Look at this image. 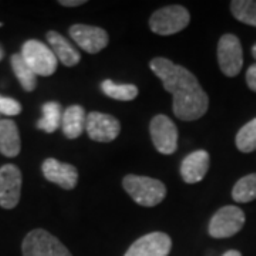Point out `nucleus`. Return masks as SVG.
Wrapping results in <instances>:
<instances>
[{
  "label": "nucleus",
  "instance_id": "29",
  "mask_svg": "<svg viewBox=\"0 0 256 256\" xmlns=\"http://www.w3.org/2000/svg\"><path fill=\"white\" fill-rule=\"evenodd\" d=\"M252 54H254V57H255V60H256V44L252 47Z\"/></svg>",
  "mask_w": 256,
  "mask_h": 256
},
{
  "label": "nucleus",
  "instance_id": "11",
  "mask_svg": "<svg viewBox=\"0 0 256 256\" xmlns=\"http://www.w3.org/2000/svg\"><path fill=\"white\" fill-rule=\"evenodd\" d=\"M86 131L96 142H111L120 136L121 126L116 117L94 111L87 116Z\"/></svg>",
  "mask_w": 256,
  "mask_h": 256
},
{
  "label": "nucleus",
  "instance_id": "20",
  "mask_svg": "<svg viewBox=\"0 0 256 256\" xmlns=\"http://www.w3.org/2000/svg\"><path fill=\"white\" fill-rule=\"evenodd\" d=\"M102 92L112 100L132 101L138 97V88L134 84H117L112 80L101 82Z\"/></svg>",
  "mask_w": 256,
  "mask_h": 256
},
{
  "label": "nucleus",
  "instance_id": "17",
  "mask_svg": "<svg viewBox=\"0 0 256 256\" xmlns=\"http://www.w3.org/2000/svg\"><path fill=\"white\" fill-rule=\"evenodd\" d=\"M87 127V114L82 106H72L63 112L62 128L68 140H76L82 136Z\"/></svg>",
  "mask_w": 256,
  "mask_h": 256
},
{
  "label": "nucleus",
  "instance_id": "21",
  "mask_svg": "<svg viewBox=\"0 0 256 256\" xmlns=\"http://www.w3.org/2000/svg\"><path fill=\"white\" fill-rule=\"evenodd\" d=\"M234 201L248 204L256 200V174H250L240 178L232 190Z\"/></svg>",
  "mask_w": 256,
  "mask_h": 256
},
{
  "label": "nucleus",
  "instance_id": "5",
  "mask_svg": "<svg viewBox=\"0 0 256 256\" xmlns=\"http://www.w3.org/2000/svg\"><path fill=\"white\" fill-rule=\"evenodd\" d=\"M23 256H73L63 244L44 229H34L23 240Z\"/></svg>",
  "mask_w": 256,
  "mask_h": 256
},
{
  "label": "nucleus",
  "instance_id": "7",
  "mask_svg": "<svg viewBox=\"0 0 256 256\" xmlns=\"http://www.w3.org/2000/svg\"><path fill=\"white\" fill-rule=\"evenodd\" d=\"M218 62L222 73L226 77H236L244 66V52L239 38L235 34L220 37L218 44Z\"/></svg>",
  "mask_w": 256,
  "mask_h": 256
},
{
  "label": "nucleus",
  "instance_id": "25",
  "mask_svg": "<svg viewBox=\"0 0 256 256\" xmlns=\"http://www.w3.org/2000/svg\"><path fill=\"white\" fill-rule=\"evenodd\" d=\"M246 82H248V87H249L252 92H256V64L250 66V67L248 68Z\"/></svg>",
  "mask_w": 256,
  "mask_h": 256
},
{
  "label": "nucleus",
  "instance_id": "27",
  "mask_svg": "<svg viewBox=\"0 0 256 256\" xmlns=\"http://www.w3.org/2000/svg\"><path fill=\"white\" fill-rule=\"evenodd\" d=\"M222 256H242V254H240L239 250H228L225 255H222Z\"/></svg>",
  "mask_w": 256,
  "mask_h": 256
},
{
  "label": "nucleus",
  "instance_id": "19",
  "mask_svg": "<svg viewBox=\"0 0 256 256\" xmlns=\"http://www.w3.org/2000/svg\"><path fill=\"white\" fill-rule=\"evenodd\" d=\"M12 67H13V72L16 74L18 82L22 84L23 90L28 92H34L37 87V76L28 67V64L24 62L22 54L12 56Z\"/></svg>",
  "mask_w": 256,
  "mask_h": 256
},
{
  "label": "nucleus",
  "instance_id": "16",
  "mask_svg": "<svg viewBox=\"0 0 256 256\" xmlns=\"http://www.w3.org/2000/svg\"><path fill=\"white\" fill-rule=\"evenodd\" d=\"M22 142L18 128L12 120H0V154L14 158L20 154Z\"/></svg>",
  "mask_w": 256,
  "mask_h": 256
},
{
  "label": "nucleus",
  "instance_id": "3",
  "mask_svg": "<svg viewBox=\"0 0 256 256\" xmlns=\"http://www.w3.org/2000/svg\"><path fill=\"white\" fill-rule=\"evenodd\" d=\"M191 22V14L184 6H166L156 10L150 18V28L160 36H171L182 32Z\"/></svg>",
  "mask_w": 256,
  "mask_h": 256
},
{
  "label": "nucleus",
  "instance_id": "26",
  "mask_svg": "<svg viewBox=\"0 0 256 256\" xmlns=\"http://www.w3.org/2000/svg\"><path fill=\"white\" fill-rule=\"evenodd\" d=\"M58 3H60L62 6H66V8H77V6L86 4L87 2H86V0H60Z\"/></svg>",
  "mask_w": 256,
  "mask_h": 256
},
{
  "label": "nucleus",
  "instance_id": "6",
  "mask_svg": "<svg viewBox=\"0 0 256 256\" xmlns=\"http://www.w3.org/2000/svg\"><path fill=\"white\" fill-rule=\"evenodd\" d=\"M245 220V214L238 206H224L210 220V235L215 239L230 238L242 230Z\"/></svg>",
  "mask_w": 256,
  "mask_h": 256
},
{
  "label": "nucleus",
  "instance_id": "23",
  "mask_svg": "<svg viewBox=\"0 0 256 256\" xmlns=\"http://www.w3.org/2000/svg\"><path fill=\"white\" fill-rule=\"evenodd\" d=\"M236 148L245 154L256 151V118L249 121L246 126H244L238 131Z\"/></svg>",
  "mask_w": 256,
  "mask_h": 256
},
{
  "label": "nucleus",
  "instance_id": "1",
  "mask_svg": "<svg viewBox=\"0 0 256 256\" xmlns=\"http://www.w3.org/2000/svg\"><path fill=\"white\" fill-rule=\"evenodd\" d=\"M150 67L162 82L165 90L174 96L172 107L176 118L195 121L206 114L210 107L208 94L190 70L164 57L154 58Z\"/></svg>",
  "mask_w": 256,
  "mask_h": 256
},
{
  "label": "nucleus",
  "instance_id": "15",
  "mask_svg": "<svg viewBox=\"0 0 256 256\" xmlns=\"http://www.w3.org/2000/svg\"><path fill=\"white\" fill-rule=\"evenodd\" d=\"M47 42L50 44L52 52L54 53L57 60L63 63L66 67H74L80 63L82 56L76 50V47L60 33L57 32H48L47 33Z\"/></svg>",
  "mask_w": 256,
  "mask_h": 256
},
{
  "label": "nucleus",
  "instance_id": "14",
  "mask_svg": "<svg viewBox=\"0 0 256 256\" xmlns=\"http://www.w3.org/2000/svg\"><path fill=\"white\" fill-rule=\"evenodd\" d=\"M210 158L206 151H195L182 161L181 176L186 184L201 182L210 171Z\"/></svg>",
  "mask_w": 256,
  "mask_h": 256
},
{
  "label": "nucleus",
  "instance_id": "12",
  "mask_svg": "<svg viewBox=\"0 0 256 256\" xmlns=\"http://www.w3.org/2000/svg\"><path fill=\"white\" fill-rule=\"evenodd\" d=\"M172 240L164 232H152L136 240L124 256H168Z\"/></svg>",
  "mask_w": 256,
  "mask_h": 256
},
{
  "label": "nucleus",
  "instance_id": "28",
  "mask_svg": "<svg viewBox=\"0 0 256 256\" xmlns=\"http://www.w3.org/2000/svg\"><path fill=\"white\" fill-rule=\"evenodd\" d=\"M3 57H4V50H3V47L0 46V62L3 60Z\"/></svg>",
  "mask_w": 256,
  "mask_h": 256
},
{
  "label": "nucleus",
  "instance_id": "13",
  "mask_svg": "<svg viewBox=\"0 0 256 256\" xmlns=\"http://www.w3.org/2000/svg\"><path fill=\"white\" fill-rule=\"evenodd\" d=\"M43 174L44 178L50 182L58 185L63 190H74L78 182V171L72 164H64L60 162L56 158H47L43 162Z\"/></svg>",
  "mask_w": 256,
  "mask_h": 256
},
{
  "label": "nucleus",
  "instance_id": "24",
  "mask_svg": "<svg viewBox=\"0 0 256 256\" xmlns=\"http://www.w3.org/2000/svg\"><path fill=\"white\" fill-rule=\"evenodd\" d=\"M22 112V104L18 101L13 100L10 97L0 96V114H4L8 117H14Z\"/></svg>",
  "mask_w": 256,
  "mask_h": 256
},
{
  "label": "nucleus",
  "instance_id": "9",
  "mask_svg": "<svg viewBox=\"0 0 256 256\" xmlns=\"http://www.w3.org/2000/svg\"><path fill=\"white\" fill-rule=\"evenodd\" d=\"M23 176L16 165L8 164L0 168V206L13 210L18 206L22 195Z\"/></svg>",
  "mask_w": 256,
  "mask_h": 256
},
{
  "label": "nucleus",
  "instance_id": "8",
  "mask_svg": "<svg viewBox=\"0 0 256 256\" xmlns=\"http://www.w3.org/2000/svg\"><path fill=\"white\" fill-rule=\"evenodd\" d=\"M150 132L154 146L164 156L174 154L178 148V128L166 116H156L151 121Z\"/></svg>",
  "mask_w": 256,
  "mask_h": 256
},
{
  "label": "nucleus",
  "instance_id": "18",
  "mask_svg": "<svg viewBox=\"0 0 256 256\" xmlns=\"http://www.w3.org/2000/svg\"><path fill=\"white\" fill-rule=\"evenodd\" d=\"M43 117L37 122V128L44 131V132H54L62 127V121H63V111L62 106L56 101H48L43 106Z\"/></svg>",
  "mask_w": 256,
  "mask_h": 256
},
{
  "label": "nucleus",
  "instance_id": "10",
  "mask_svg": "<svg viewBox=\"0 0 256 256\" xmlns=\"http://www.w3.org/2000/svg\"><path fill=\"white\" fill-rule=\"evenodd\" d=\"M70 36L84 52L96 54L108 46L110 37L108 33L101 28L86 26V24H74L68 30Z\"/></svg>",
  "mask_w": 256,
  "mask_h": 256
},
{
  "label": "nucleus",
  "instance_id": "22",
  "mask_svg": "<svg viewBox=\"0 0 256 256\" xmlns=\"http://www.w3.org/2000/svg\"><path fill=\"white\" fill-rule=\"evenodd\" d=\"M230 10L238 22L256 28V0H234Z\"/></svg>",
  "mask_w": 256,
  "mask_h": 256
},
{
  "label": "nucleus",
  "instance_id": "4",
  "mask_svg": "<svg viewBox=\"0 0 256 256\" xmlns=\"http://www.w3.org/2000/svg\"><path fill=\"white\" fill-rule=\"evenodd\" d=\"M22 57L36 76L50 77L56 73L58 60L50 47L38 40H28L22 47Z\"/></svg>",
  "mask_w": 256,
  "mask_h": 256
},
{
  "label": "nucleus",
  "instance_id": "2",
  "mask_svg": "<svg viewBox=\"0 0 256 256\" xmlns=\"http://www.w3.org/2000/svg\"><path fill=\"white\" fill-rule=\"evenodd\" d=\"M122 186L138 205L146 208L160 205L166 195V186L164 184L150 176L127 175L122 181Z\"/></svg>",
  "mask_w": 256,
  "mask_h": 256
}]
</instances>
